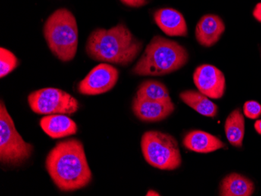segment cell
<instances>
[{
  "instance_id": "obj_1",
  "label": "cell",
  "mask_w": 261,
  "mask_h": 196,
  "mask_svg": "<svg viewBox=\"0 0 261 196\" xmlns=\"http://www.w3.org/2000/svg\"><path fill=\"white\" fill-rule=\"evenodd\" d=\"M45 168L54 184L63 191L82 189L92 181L84 146L76 138L57 143L47 156Z\"/></svg>"
},
{
  "instance_id": "obj_2",
  "label": "cell",
  "mask_w": 261,
  "mask_h": 196,
  "mask_svg": "<svg viewBox=\"0 0 261 196\" xmlns=\"http://www.w3.org/2000/svg\"><path fill=\"white\" fill-rule=\"evenodd\" d=\"M142 45L124 24H120L110 29L93 31L86 50L94 61L127 66L140 53Z\"/></svg>"
},
{
  "instance_id": "obj_3",
  "label": "cell",
  "mask_w": 261,
  "mask_h": 196,
  "mask_svg": "<svg viewBox=\"0 0 261 196\" xmlns=\"http://www.w3.org/2000/svg\"><path fill=\"white\" fill-rule=\"evenodd\" d=\"M189 61L187 50L179 43L156 36L146 46L133 73L139 76H163L184 67Z\"/></svg>"
},
{
  "instance_id": "obj_4",
  "label": "cell",
  "mask_w": 261,
  "mask_h": 196,
  "mask_svg": "<svg viewBox=\"0 0 261 196\" xmlns=\"http://www.w3.org/2000/svg\"><path fill=\"white\" fill-rule=\"evenodd\" d=\"M43 33L48 47L56 57L64 62L74 59L79 45V30L72 13L65 8L56 10L45 21Z\"/></svg>"
},
{
  "instance_id": "obj_5",
  "label": "cell",
  "mask_w": 261,
  "mask_h": 196,
  "mask_svg": "<svg viewBox=\"0 0 261 196\" xmlns=\"http://www.w3.org/2000/svg\"><path fill=\"white\" fill-rule=\"evenodd\" d=\"M142 154L153 167L173 171L181 164L177 140L173 136L158 131H146L141 140Z\"/></svg>"
},
{
  "instance_id": "obj_6",
  "label": "cell",
  "mask_w": 261,
  "mask_h": 196,
  "mask_svg": "<svg viewBox=\"0 0 261 196\" xmlns=\"http://www.w3.org/2000/svg\"><path fill=\"white\" fill-rule=\"evenodd\" d=\"M33 146L26 143L16 129L5 104H0V161L3 164L20 166L33 153Z\"/></svg>"
},
{
  "instance_id": "obj_7",
  "label": "cell",
  "mask_w": 261,
  "mask_h": 196,
  "mask_svg": "<svg viewBox=\"0 0 261 196\" xmlns=\"http://www.w3.org/2000/svg\"><path fill=\"white\" fill-rule=\"evenodd\" d=\"M28 101L33 112L43 115H70L77 112L79 108V102L75 98L56 88H45L35 91L29 95Z\"/></svg>"
},
{
  "instance_id": "obj_8",
  "label": "cell",
  "mask_w": 261,
  "mask_h": 196,
  "mask_svg": "<svg viewBox=\"0 0 261 196\" xmlns=\"http://www.w3.org/2000/svg\"><path fill=\"white\" fill-rule=\"evenodd\" d=\"M119 78L117 69L108 64H100L94 67L79 83V92L86 96H97L109 92Z\"/></svg>"
},
{
  "instance_id": "obj_9",
  "label": "cell",
  "mask_w": 261,
  "mask_h": 196,
  "mask_svg": "<svg viewBox=\"0 0 261 196\" xmlns=\"http://www.w3.org/2000/svg\"><path fill=\"white\" fill-rule=\"evenodd\" d=\"M195 86L199 92L211 99H221L226 89L225 77L218 67L203 64L195 70L193 74Z\"/></svg>"
},
{
  "instance_id": "obj_10",
  "label": "cell",
  "mask_w": 261,
  "mask_h": 196,
  "mask_svg": "<svg viewBox=\"0 0 261 196\" xmlns=\"http://www.w3.org/2000/svg\"><path fill=\"white\" fill-rule=\"evenodd\" d=\"M133 110L140 121L158 122L168 118L174 112V105L171 100H150L136 96L133 99Z\"/></svg>"
},
{
  "instance_id": "obj_11",
  "label": "cell",
  "mask_w": 261,
  "mask_h": 196,
  "mask_svg": "<svg viewBox=\"0 0 261 196\" xmlns=\"http://www.w3.org/2000/svg\"><path fill=\"white\" fill-rule=\"evenodd\" d=\"M224 31L225 25L219 16L206 14L196 24V40L205 47H211L220 40Z\"/></svg>"
},
{
  "instance_id": "obj_12",
  "label": "cell",
  "mask_w": 261,
  "mask_h": 196,
  "mask_svg": "<svg viewBox=\"0 0 261 196\" xmlns=\"http://www.w3.org/2000/svg\"><path fill=\"white\" fill-rule=\"evenodd\" d=\"M154 20L167 36H185L188 35L187 24L182 14L172 8H163L154 13Z\"/></svg>"
},
{
  "instance_id": "obj_13",
  "label": "cell",
  "mask_w": 261,
  "mask_h": 196,
  "mask_svg": "<svg viewBox=\"0 0 261 196\" xmlns=\"http://www.w3.org/2000/svg\"><path fill=\"white\" fill-rule=\"evenodd\" d=\"M42 129L52 138H62L77 133V127L73 120L64 114H53L42 118Z\"/></svg>"
},
{
  "instance_id": "obj_14",
  "label": "cell",
  "mask_w": 261,
  "mask_h": 196,
  "mask_svg": "<svg viewBox=\"0 0 261 196\" xmlns=\"http://www.w3.org/2000/svg\"><path fill=\"white\" fill-rule=\"evenodd\" d=\"M183 145L190 151L199 153H209L225 147L223 142L209 133L203 131H193L185 136Z\"/></svg>"
},
{
  "instance_id": "obj_15",
  "label": "cell",
  "mask_w": 261,
  "mask_h": 196,
  "mask_svg": "<svg viewBox=\"0 0 261 196\" xmlns=\"http://www.w3.org/2000/svg\"><path fill=\"white\" fill-rule=\"evenodd\" d=\"M254 184L243 175L233 173L225 177L220 185V195L250 196L254 192Z\"/></svg>"
},
{
  "instance_id": "obj_16",
  "label": "cell",
  "mask_w": 261,
  "mask_h": 196,
  "mask_svg": "<svg viewBox=\"0 0 261 196\" xmlns=\"http://www.w3.org/2000/svg\"><path fill=\"white\" fill-rule=\"evenodd\" d=\"M180 98L189 107L203 116L215 118L218 114V106L201 92L185 91L180 94Z\"/></svg>"
},
{
  "instance_id": "obj_17",
  "label": "cell",
  "mask_w": 261,
  "mask_h": 196,
  "mask_svg": "<svg viewBox=\"0 0 261 196\" xmlns=\"http://www.w3.org/2000/svg\"><path fill=\"white\" fill-rule=\"evenodd\" d=\"M227 139L234 147L243 146L245 134V119L240 109H234L227 118L224 124Z\"/></svg>"
},
{
  "instance_id": "obj_18",
  "label": "cell",
  "mask_w": 261,
  "mask_h": 196,
  "mask_svg": "<svg viewBox=\"0 0 261 196\" xmlns=\"http://www.w3.org/2000/svg\"><path fill=\"white\" fill-rule=\"evenodd\" d=\"M155 101H170L169 92L165 85L155 80H145L138 88L136 96Z\"/></svg>"
},
{
  "instance_id": "obj_19",
  "label": "cell",
  "mask_w": 261,
  "mask_h": 196,
  "mask_svg": "<svg viewBox=\"0 0 261 196\" xmlns=\"http://www.w3.org/2000/svg\"><path fill=\"white\" fill-rule=\"evenodd\" d=\"M18 65V60L11 51L0 49V77L1 78L14 71Z\"/></svg>"
},
{
  "instance_id": "obj_20",
  "label": "cell",
  "mask_w": 261,
  "mask_h": 196,
  "mask_svg": "<svg viewBox=\"0 0 261 196\" xmlns=\"http://www.w3.org/2000/svg\"><path fill=\"white\" fill-rule=\"evenodd\" d=\"M243 114L249 119H257L261 116V105L256 101H247L243 106Z\"/></svg>"
},
{
  "instance_id": "obj_21",
  "label": "cell",
  "mask_w": 261,
  "mask_h": 196,
  "mask_svg": "<svg viewBox=\"0 0 261 196\" xmlns=\"http://www.w3.org/2000/svg\"><path fill=\"white\" fill-rule=\"evenodd\" d=\"M121 2L125 6L133 8H139L149 3L148 0H121Z\"/></svg>"
},
{
  "instance_id": "obj_22",
  "label": "cell",
  "mask_w": 261,
  "mask_h": 196,
  "mask_svg": "<svg viewBox=\"0 0 261 196\" xmlns=\"http://www.w3.org/2000/svg\"><path fill=\"white\" fill-rule=\"evenodd\" d=\"M253 16L257 21L261 23V3L256 4V7L253 9Z\"/></svg>"
},
{
  "instance_id": "obj_23",
  "label": "cell",
  "mask_w": 261,
  "mask_h": 196,
  "mask_svg": "<svg viewBox=\"0 0 261 196\" xmlns=\"http://www.w3.org/2000/svg\"><path fill=\"white\" fill-rule=\"evenodd\" d=\"M254 128L256 132H257L259 135H261V120H257V121L255 122Z\"/></svg>"
},
{
  "instance_id": "obj_24",
  "label": "cell",
  "mask_w": 261,
  "mask_h": 196,
  "mask_svg": "<svg viewBox=\"0 0 261 196\" xmlns=\"http://www.w3.org/2000/svg\"><path fill=\"white\" fill-rule=\"evenodd\" d=\"M146 195H160L159 194H158V192H156V191H149L147 192V194Z\"/></svg>"
}]
</instances>
